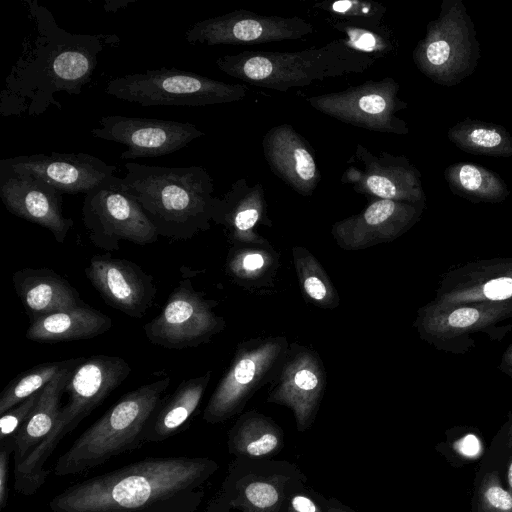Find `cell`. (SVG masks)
I'll use <instances>...</instances> for the list:
<instances>
[{"mask_svg": "<svg viewBox=\"0 0 512 512\" xmlns=\"http://www.w3.org/2000/svg\"><path fill=\"white\" fill-rule=\"evenodd\" d=\"M218 469L208 457H150L77 482L48 506L53 512H195Z\"/></svg>", "mask_w": 512, "mask_h": 512, "instance_id": "obj_1", "label": "cell"}, {"mask_svg": "<svg viewBox=\"0 0 512 512\" xmlns=\"http://www.w3.org/2000/svg\"><path fill=\"white\" fill-rule=\"evenodd\" d=\"M25 4L36 36L23 43L22 54L6 78L0 107L4 116L40 115L51 105L61 109L54 94L79 95L91 80L104 46L119 41L114 35L70 33L37 0Z\"/></svg>", "mask_w": 512, "mask_h": 512, "instance_id": "obj_2", "label": "cell"}, {"mask_svg": "<svg viewBox=\"0 0 512 512\" xmlns=\"http://www.w3.org/2000/svg\"><path fill=\"white\" fill-rule=\"evenodd\" d=\"M122 178L159 236L188 240L211 227L217 197L202 166L161 167L127 162Z\"/></svg>", "mask_w": 512, "mask_h": 512, "instance_id": "obj_3", "label": "cell"}, {"mask_svg": "<svg viewBox=\"0 0 512 512\" xmlns=\"http://www.w3.org/2000/svg\"><path fill=\"white\" fill-rule=\"evenodd\" d=\"M376 60L354 49L345 39H336L296 52L246 50L219 57L216 66L250 85L284 92L327 78L364 73Z\"/></svg>", "mask_w": 512, "mask_h": 512, "instance_id": "obj_4", "label": "cell"}, {"mask_svg": "<svg viewBox=\"0 0 512 512\" xmlns=\"http://www.w3.org/2000/svg\"><path fill=\"white\" fill-rule=\"evenodd\" d=\"M170 384L164 377L124 394L56 461L57 476L81 474L144 444L146 426Z\"/></svg>", "mask_w": 512, "mask_h": 512, "instance_id": "obj_5", "label": "cell"}, {"mask_svg": "<svg viewBox=\"0 0 512 512\" xmlns=\"http://www.w3.org/2000/svg\"><path fill=\"white\" fill-rule=\"evenodd\" d=\"M131 373L129 364L119 356L94 355L85 358L69 379L68 400L60 408L56 423L47 437L27 459L14 468V488L24 495L35 494L46 482L45 468L62 439L121 385Z\"/></svg>", "mask_w": 512, "mask_h": 512, "instance_id": "obj_6", "label": "cell"}, {"mask_svg": "<svg viewBox=\"0 0 512 512\" xmlns=\"http://www.w3.org/2000/svg\"><path fill=\"white\" fill-rule=\"evenodd\" d=\"M419 71L433 82L454 86L469 77L480 59L474 23L461 0H443L438 17L412 52Z\"/></svg>", "mask_w": 512, "mask_h": 512, "instance_id": "obj_7", "label": "cell"}, {"mask_svg": "<svg viewBox=\"0 0 512 512\" xmlns=\"http://www.w3.org/2000/svg\"><path fill=\"white\" fill-rule=\"evenodd\" d=\"M105 93L142 106H207L245 98L247 88L176 68L135 72L108 81Z\"/></svg>", "mask_w": 512, "mask_h": 512, "instance_id": "obj_8", "label": "cell"}, {"mask_svg": "<svg viewBox=\"0 0 512 512\" xmlns=\"http://www.w3.org/2000/svg\"><path fill=\"white\" fill-rule=\"evenodd\" d=\"M289 344L285 336L241 341L228 369L211 394L203 420L209 424H219L239 414L259 389L276 379Z\"/></svg>", "mask_w": 512, "mask_h": 512, "instance_id": "obj_9", "label": "cell"}, {"mask_svg": "<svg viewBox=\"0 0 512 512\" xmlns=\"http://www.w3.org/2000/svg\"><path fill=\"white\" fill-rule=\"evenodd\" d=\"M419 337L439 351L464 355L476 345L475 336L502 341L512 331V301L477 302L420 307L413 322Z\"/></svg>", "mask_w": 512, "mask_h": 512, "instance_id": "obj_10", "label": "cell"}, {"mask_svg": "<svg viewBox=\"0 0 512 512\" xmlns=\"http://www.w3.org/2000/svg\"><path fill=\"white\" fill-rule=\"evenodd\" d=\"M82 220L91 243L106 252L120 242L153 244L158 233L139 203L124 189L122 178L112 175L85 194Z\"/></svg>", "mask_w": 512, "mask_h": 512, "instance_id": "obj_11", "label": "cell"}, {"mask_svg": "<svg viewBox=\"0 0 512 512\" xmlns=\"http://www.w3.org/2000/svg\"><path fill=\"white\" fill-rule=\"evenodd\" d=\"M306 481L300 468L286 460L234 458L217 493L228 512H282Z\"/></svg>", "mask_w": 512, "mask_h": 512, "instance_id": "obj_12", "label": "cell"}, {"mask_svg": "<svg viewBox=\"0 0 512 512\" xmlns=\"http://www.w3.org/2000/svg\"><path fill=\"white\" fill-rule=\"evenodd\" d=\"M400 86L392 77L369 80L339 92L310 96L317 111L352 126L379 133L406 135L409 128L397 113L408 104L399 97Z\"/></svg>", "mask_w": 512, "mask_h": 512, "instance_id": "obj_13", "label": "cell"}, {"mask_svg": "<svg viewBox=\"0 0 512 512\" xmlns=\"http://www.w3.org/2000/svg\"><path fill=\"white\" fill-rule=\"evenodd\" d=\"M217 305L195 290L190 279H182L159 315L143 326L144 333L149 342L167 349L198 347L226 327L225 319L213 311Z\"/></svg>", "mask_w": 512, "mask_h": 512, "instance_id": "obj_14", "label": "cell"}, {"mask_svg": "<svg viewBox=\"0 0 512 512\" xmlns=\"http://www.w3.org/2000/svg\"><path fill=\"white\" fill-rule=\"evenodd\" d=\"M340 181L371 199L426 204L421 173L409 159L385 151L375 155L362 144L356 145Z\"/></svg>", "mask_w": 512, "mask_h": 512, "instance_id": "obj_15", "label": "cell"}, {"mask_svg": "<svg viewBox=\"0 0 512 512\" xmlns=\"http://www.w3.org/2000/svg\"><path fill=\"white\" fill-rule=\"evenodd\" d=\"M314 32V26L299 16L262 15L247 10L211 17L194 23L185 33L190 44L209 46L247 45L298 40Z\"/></svg>", "mask_w": 512, "mask_h": 512, "instance_id": "obj_16", "label": "cell"}, {"mask_svg": "<svg viewBox=\"0 0 512 512\" xmlns=\"http://www.w3.org/2000/svg\"><path fill=\"white\" fill-rule=\"evenodd\" d=\"M326 385V369L319 354L292 342L266 401L289 408L297 431L305 432L316 419Z\"/></svg>", "mask_w": 512, "mask_h": 512, "instance_id": "obj_17", "label": "cell"}, {"mask_svg": "<svg viewBox=\"0 0 512 512\" xmlns=\"http://www.w3.org/2000/svg\"><path fill=\"white\" fill-rule=\"evenodd\" d=\"M91 129L95 138L123 144L122 160L171 154L205 135L195 125L174 120L105 116Z\"/></svg>", "mask_w": 512, "mask_h": 512, "instance_id": "obj_18", "label": "cell"}, {"mask_svg": "<svg viewBox=\"0 0 512 512\" xmlns=\"http://www.w3.org/2000/svg\"><path fill=\"white\" fill-rule=\"evenodd\" d=\"M426 204L371 199L358 214L335 222L331 235L346 251L391 242L409 231L421 218Z\"/></svg>", "mask_w": 512, "mask_h": 512, "instance_id": "obj_19", "label": "cell"}, {"mask_svg": "<svg viewBox=\"0 0 512 512\" xmlns=\"http://www.w3.org/2000/svg\"><path fill=\"white\" fill-rule=\"evenodd\" d=\"M85 275L107 305L129 317L141 319L153 305L154 278L132 261L114 258L110 252L94 255Z\"/></svg>", "mask_w": 512, "mask_h": 512, "instance_id": "obj_20", "label": "cell"}, {"mask_svg": "<svg viewBox=\"0 0 512 512\" xmlns=\"http://www.w3.org/2000/svg\"><path fill=\"white\" fill-rule=\"evenodd\" d=\"M0 168L39 178L62 194H86L116 171L84 152L20 155L1 160Z\"/></svg>", "mask_w": 512, "mask_h": 512, "instance_id": "obj_21", "label": "cell"}, {"mask_svg": "<svg viewBox=\"0 0 512 512\" xmlns=\"http://www.w3.org/2000/svg\"><path fill=\"white\" fill-rule=\"evenodd\" d=\"M431 301L443 307L512 301V257L469 261L449 270Z\"/></svg>", "mask_w": 512, "mask_h": 512, "instance_id": "obj_22", "label": "cell"}, {"mask_svg": "<svg viewBox=\"0 0 512 512\" xmlns=\"http://www.w3.org/2000/svg\"><path fill=\"white\" fill-rule=\"evenodd\" d=\"M0 197L13 215L48 229L63 244L73 227L62 212V193L47 182L0 168Z\"/></svg>", "mask_w": 512, "mask_h": 512, "instance_id": "obj_23", "label": "cell"}, {"mask_svg": "<svg viewBox=\"0 0 512 512\" xmlns=\"http://www.w3.org/2000/svg\"><path fill=\"white\" fill-rule=\"evenodd\" d=\"M270 170L298 194L308 197L321 175L315 157L304 138L289 124L272 127L262 140Z\"/></svg>", "mask_w": 512, "mask_h": 512, "instance_id": "obj_24", "label": "cell"}, {"mask_svg": "<svg viewBox=\"0 0 512 512\" xmlns=\"http://www.w3.org/2000/svg\"><path fill=\"white\" fill-rule=\"evenodd\" d=\"M212 222L224 228L232 245L270 243L256 230L272 226L262 184L249 185L245 178L235 181L217 197Z\"/></svg>", "mask_w": 512, "mask_h": 512, "instance_id": "obj_25", "label": "cell"}, {"mask_svg": "<svg viewBox=\"0 0 512 512\" xmlns=\"http://www.w3.org/2000/svg\"><path fill=\"white\" fill-rule=\"evenodd\" d=\"M12 281L30 321L84 304L78 291L51 269L23 268Z\"/></svg>", "mask_w": 512, "mask_h": 512, "instance_id": "obj_26", "label": "cell"}, {"mask_svg": "<svg viewBox=\"0 0 512 512\" xmlns=\"http://www.w3.org/2000/svg\"><path fill=\"white\" fill-rule=\"evenodd\" d=\"M84 359H70L67 366L41 390L35 408L14 437V468L19 467L54 428L61 408V395L74 369Z\"/></svg>", "mask_w": 512, "mask_h": 512, "instance_id": "obj_27", "label": "cell"}, {"mask_svg": "<svg viewBox=\"0 0 512 512\" xmlns=\"http://www.w3.org/2000/svg\"><path fill=\"white\" fill-rule=\"evenodd\" d=\"M112 325L109 316L82 304L30 321L25 336L39 343L87 340L106 333Z\"/></svg>", "mask_w": 512, "mask_h": 512, "instance_id": "obj_28", "label": "cell"}, {"mask_svg": "<svg viewBox=\"0 0 512 512\" xmlns=\"http://www.w3.org/2000/svg\"><path fill=\"white\" fill-rule=\"evenodd\" d=\"M211 375L207 371L183 380L168 398H163L146 426L144 444L164 441L183 428L200 405Z\"/></svg>", "mask_w": 512, "mask_h": 512, "instance_id": "obj_29", "label": "cell"}, {"mask_svg": "<svg viewBox=\"0 0 512 512\" xmlns=\"http://www.w3.org/2000/svg\"><path fill=\"white\" fill-rule=\"evenodd\" d=\"M284 443L282 428L271 417L256 410L241 414L227 433L228 452L235 458L273 459Z\"/></svg>", "mask_w": 512, "mask_h": 512, "instance_id": "obj_30", "label": "cell"}, {"mask_svg": "<svg viewBox=\"0 0 512 512\" xmlns=\"http://www.w3.org/2000/svg\"><path fill=\"white\" fill-rule=\"evenodd\" d=\"M280 255L268 244L232 245L225 263L227 275L251 293H268L274 288Z\"/></svg>", "mask_w": 512, "mask_h": 512, "instance_id": "obj_31", "label": "cell"}, {"mask_svg": "<svg viewBox=\"0 0 512 512\" xmlns=\"http://www.w3.org/2000/svg\"><path fill=\"white\" fill-rule=\"evenodd\" d=\"M444 178L454 195L472 203H501L510 193L499 174L473 163L449 165Z\"/></svg>", "mask_w": 512, "mask_h": 512, "instance_id": "obj_32", "label": "cell"}, {"mask_svg": "<svg viewBox=\"0 0 512 512\" xmlns=\"http://www.w3.org/2000/svg\"><path fill=\"white\" fill-rule=\"evenodd\" d=\"M447 137L456 147L469 154L512 156V135L498 124L465 118L448 130Z\"/></svg>", "mask_w": 512, "mask_h": 512, "instance_id": "obj_33", "label": "cell"}, {"mask_svg": "<svg viewBox=\"0 0 512 512\" xmlns=\"http://www.w3.org/2000/svg\"><path fill=\"white\" fill-rule=\"evenodd\" d=\"M292 261L304 299L312 305L333 310L340 305V296L326 270L310 250L292 248Z\"/></svg>", "mask_w": 512, "mask_h": 512, "instance_id": "obj_34", "label": "cell"}, {"mask_svg": "<svg viewBox=\"0 0 512 512\" xmlns=\"http://www.w3.org/2000/svg\"><path fill=\"white\" fill-rule=\"evenodd\" d=\"M69 361L42 363L14 378L0 394V415L42 390Z\"/></svg>", "mask_w": 512, "mask_h": 512, "instance_id": "obj_35", "label": "cell"}, {"mask_svg": "<svg viewBox=\"0 0 512 512\" xmlns=\"http://www.w3.org/2000/svg\"><path fill=\"white\" fill-rule=\"evenodd\" d=\"M326 21L336 30L347 36L345 39L354 49L367 53L376 59L386 56L395 49L391 33L383 26L351 24L327 18Z\"/></svg>", "mask_w": 512, "mask_h": 512, "instance_id": "obj_36", "label": "cell"}, {"mask_svg": "<svg viewBox=\"0 0 512 512\" xmlns=\"http://www.w3.org/2000/svg\"><path fill=\"white\" fill-rule=\"evenodd\" d=\"M315 7L328 14V18L351 24L379 26L387 8L375 1L337 0L316 3Z\"/></svg>", "mask_w": 512, "mask_h": 512, "instance_id": "obj_37", "label": "cell"}, {"mask_svg": "<svg viewBox=\"0 0 512 512\" xmlns=\"http://www.w3.org/2000/svg\"><path fill=\"white\" fill-rule=\"evenodd\" d=\"M473 512H512V492L504 487L497 471H487L479 481Z\"/></svg>", "mask_w": 512, "mask_h": 512, "instance_id": "obj_38", "label": "cell"}, {"mask_svg": "<svg viewBox=\"0 0 512 512\" xmlns=\"http://www.w3.org/2000/svg\"><path fill=\"white\" fill-rule=\"evenodd\" d=\"M41 390L23 400L1 415L0 444L15 437L19 429L29 418L40 397Z\"/></svg>", "mask_w": 512, "mask_h": 512, "instance_id": "obj_39", "label": "cell"}, {"mask_svg": "<svg viewBox=\"0 0 512 512\" xmlns=\"http://www.w3.org/2000/svg\"><path fill=\"white\" fill-rule=\"evenodd\" d=\"M282 512H328L326 497L304 486L290 495Z\"/></svg>", "mask_w": 512, "mask_h": 512, "instance_id": "obj_40", "label": "cell"}, {"mask_svg": "<svg viewBox=\"0 0 512 512\" xmlns=\"http://www.w3.org/2000/svg\"><path fill=\"white\" fill-rule=\"evenodd\" d=\"M14 438L0 444V511H2L8 502V477L9 461L14 454Z\"/></svg>", "mask_w": 512, "mask_h": 512, "instance_id": "obj_41", "label": "cell"}, {"mask_svg": "<svg viewBox=\"0 0 512 512\" xmlns=\"http://www.w3.org/2000/svg\"><path fill=\"white\" fill-rule=\"evenodd\" d=\"M453 449L463 457L477 456L481 449V442L474 434H467L453 444Z\"/></svg>", "mask_w": 512, "mask_h": 512, "instance_id": "obj_42", "label": "cell"}, {"mask_svg": "<svg viewBox=\"0 0 512 512\" xmlns=\"http://www.w3.org/2000/svg\"><path fill=\"white\" fill-rule=\"evenodd\" d=\"M498 369L512 380V342L502 354Z\"/></svg>", "mask_w": 512, "mask_h": 512, "instance_id": "obj_43", "label": "cell"}, {"mask_svg": "<svg viewBox=\"0 0 512 512\" xmlns=\"http://www.w3.org/2000/svg\"><path fill=\"white\" fill-rule=\"evenodd\" d=\"M326 507L328 512H355L353 509L333 497L326 498Z\"/></svg>", "mask_w": 512, "mask_h": 512, "instance_id": "obj_44", "label": "cell"}, {"mask_svg": "<svg viewBox=\"0 0 512 512\" xmlns=\"http://www.w3.org/2000/svg\"><path fill=\"white\" fill-rule=\"evenodd\" d=\"M205 512H228V508L218 493L210 500Z\"/></svg>", "mask_w": 512, "mask_h": 512, "instance_id": "obj_45", "label": "cell"}, {"mask_svg": "<svg viewBox=\"0 0 512 512\" xmlns=\"http://www.w3.org/2000/svg\"><path fill=\"white\" fill-rule=\"evenodd\" d=\"M135 2V0H107L104 5V9L107 12H115L119 8H125L130 3Z\"/></svg>", "mask_w": 512, "mask_h": 512, "instance_id": "obj_46", "label": "cell"}, {"mask_svg": "<svg viewBox=\"0 0 512 512\" xmlns=\"http://www.w3.org/2000/svg\"><path fill=\"white\" fill-rule=\"evenodd\" d=\"M506 444L508 448H512V411L508 414V420L505 424Z\"/></svg>", "mask_w": 512, "mask_h": 512, "instance_id": "obj_47", "label": "cell"}, {"mask_svg": "<svg viewBox=\"0 0 512 512\" xmlns=\"http://www.w3.org/2000/svg\"><path fill=\"white\" fill-rule=\"evenodd\" d=\"M506 480H507V488L512 492V457L508 461L506 468Z\"/></svg>", "mask_w": 512, "mask_h": 512, "instance_id": "obj_48", "label": "cell"}]
</instances>
